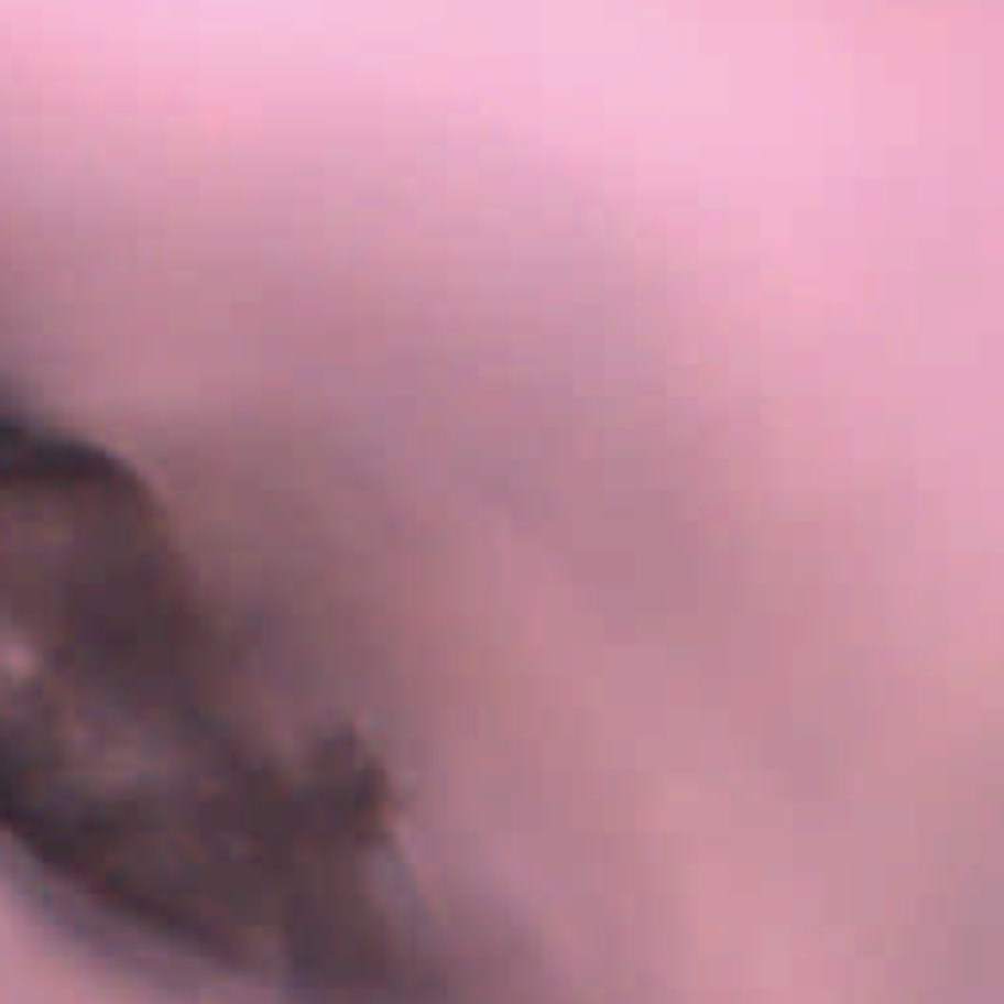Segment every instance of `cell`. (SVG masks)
I'll return each instance as SVG.
<instances>
[{"label": "cell", "mask_w": 1004, "mask_h": 1004, "mask_svg": "<svg viewBox=\"0 0 1004 1004\" xmlns=\"http://www.w3.org/2000/svg\"><path fill=\"white\" fill-rule=\"evenodd\" d=\"M181 534L0 381V867L122 958L341 989L381 923L385 762Z\"/></svg>", "instance_id": "1"}]
</instances>
